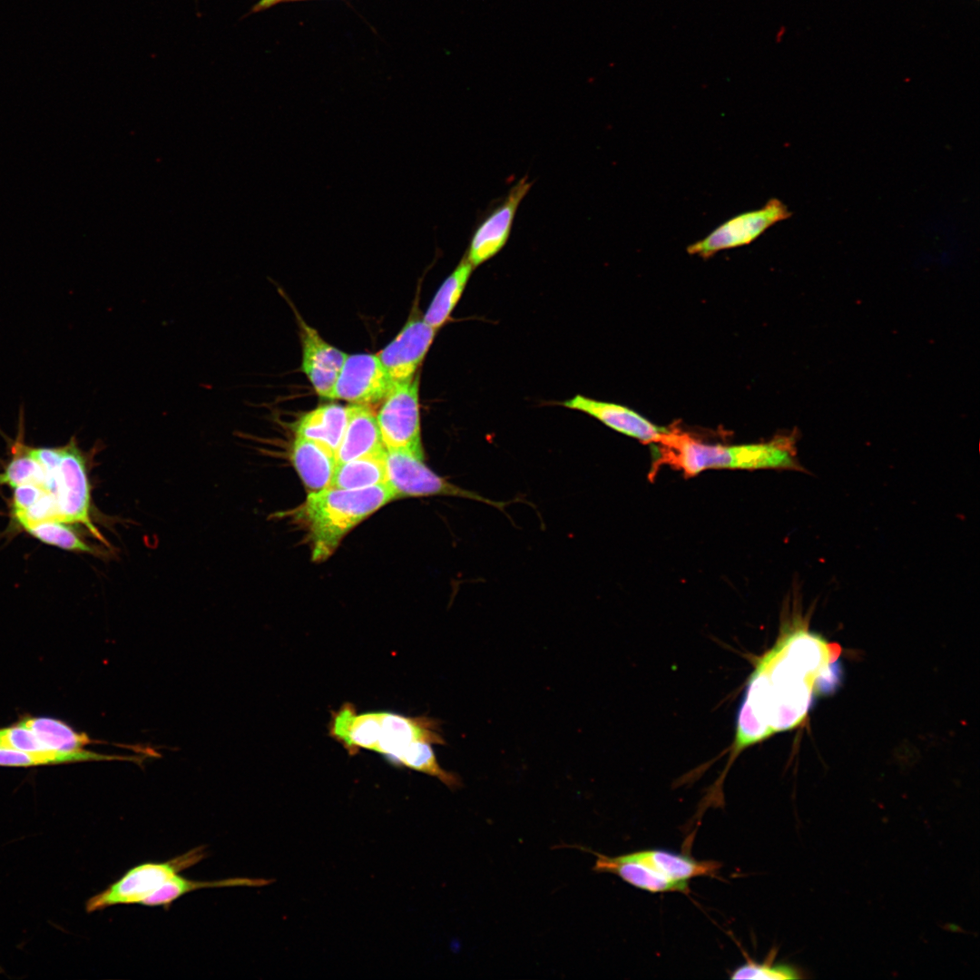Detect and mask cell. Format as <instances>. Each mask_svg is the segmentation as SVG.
I'll return each instance as SVG.
<instances>
[{
  "instance_id": "10",
  "label": "cell",
  "mask_w": 980,
  "mask_h": 980,
  "mask_svg": "<svg viewBox=\"0 0 980 980\" xmlns=\"http://www.w3.org/2000/svg\"><path fill=\"white\" fill-rule=\"evenodd\" d=\"M393 382L377 355H348L337 378L333 398L368 406L383 400Z\"/></svg>"
},
{
  "instance_id": "21",
  "label": "cell",
  "mask_w": 980,
  "mask_h": 980,
  "mask_svg": "<svg viewBox=\"0 0 980 980\" xmlns=\"http://www.w3.org/2000/svg\"><path fill=\"white\" fill-rule=\"evenodd\" d=\"M473 269L464 255L437 289L423 316L425 322L436 330L446 324L465 290Z\"/></svg>"
},
{
  "instance_id": "18",
  "label": "cell",
  "mask_w": 980,
  "mask_h": 980,
  "mask_svg": "<svg viewBox=\"0 0 980 980\" xmlns=\"http://www.w3.org/2000/svg\"><path fill=\"white\" fill-rule=\"evenodd\" d=\"M291 458L303 483L312 492L329 486L337 462L335 453L328 447L315 440L297 436Z\"/></svg>"
},
{
  "instance_id": "15",
  "label": "cell",
  "mask_w": 980,
  "mask_h": 980,
  "mask_svg": "<svg viewBox=\"0 0 980 980\" xmlns=\"http://www.w3.org/2000/svg\"><path fill=\"white\" fill-rule=\"evenodd\" d=\"M349 407L348 421L335 453L337 465L358 457L386 452L377 416L368 406Z\"/></svg>"
},
{
  "instance_id": "22",
  "label": "cell",
  "mask_w": 980,
  "mask_h": 980,
  "mask_svg": "<svg viewBox=\"0 0 980 980\" xmlns=\"http://www.w3.org/2000/svg\"><path fill=\"white\" fill-rule=\"evenodd\" d=\"M386 452L338 464L328 487L361 489L387 483Z\"/></svg>"
},
{
  "instance_id": "20",
  "label": "cell",
  "mask_w": 980,
  "mask_h": 980,
  "mask_svg": "<svg viewBox=\"0 0 980 980\" xmlns=\"http://www.w3.org/2000/svg\"><path fill=\"white\" fill-rule=\"evenodd\" d=\"M102 760H126L140 763L142 758L108 755L83 749L74 751L54 750L49 752H26L0 749V766L7 767H32Z\"/></svg>"
},
{
  "instance_id": "2",
  "label": "cell",
  "mask_w": 980,
  "mask_h": 980,
  "mask_svg": "<svg viewBox=\"0 0 980 980\" xmlns=\"http://www.w3.org/2000/svg\"><path fill=\"white\" fill-rule=\"evenodd\" d=\"M653 445L650 474L668 466L689 478L708 469H785L805 471L797 457L792 435L777 436L768 442L709 444L673 426L663 429Z\"/></svg>"
},
{
  "instance_id": "29",
  "label": "cell",
  "mask_w": 980,
  "mask_h": 980,
  "mask_svg": "<svg viewBox=\"0 0 980 980\" xmlns=\"http://www.w3.org/2000/svg\"><path fill=\"white\" fill-rule=\"evenodd\" d=\"M47 490L34 484L21 485L14 488L13 516L18 515L34 505Z\"/></svg>"
},
{
  "instance_id": "13",
  "label": "cell",
  "mask_w": 980,
  "mask_h": 980,
  "mask_svg": "<svg viewBox=\"0 0 980 980\" xmlns=\"http://www.w3.org/2000/svg\"><path fill=\"white\" fill-rule=\"evenodd\" d=\"M302 346L301 369L321 397L332 399L333 390L348 354L325 341L299 317Z\"/></svg>"
},
{
  "instance_id": "7",
  "label": "cell",
  "mask_w": 980,
  "mask_h": 980,
  "mask_svg": "<svg viewBox=\"0 0 980 980\" xmlns=\"http://www.w3.org/2000/svg\"><path fill=\"white\" fill-rule=\"evenodd\" d=\"M424 459L401 450H387L385 456L387 483L397 498L405 496L449 495L473 499L499 509L506 503L487 499L477 493L456 485L429 469Z\"/></svg>"
},
{
  "instance_id": "3",
  "label": "cell",
  "mask_w": 980,
  "mask_h": 980,
  "mask_svg": "<svg viewBox=\"0 0 980 980\" xmlns=\"http://www.w3.org/2000/svg\"><path fill=\"white\" fill-rule=\"evenodd\" d=\"M397 498L388 483L361 489L327 487L310 493L295 517L309 530L313 560L327 559L352 528Z\"/></svg>"
},
{
  "instance_id": "4",
  "label": "cell",
  "mask_w": 980,
  "mask_h": 980,
  "mask_svg": "<svg viewBox=\"0 0 980 980\" xmlns=\"http://www.w3.org/2000/svg\"><path fill=\"white\" fill-rule=\"evenodd\" d=\"M87 454L79 448L74 436L61 446L57 465L48 470L46 489L55 497L57 520L79 524L97 540L108 546L91 517V485L88 478Z\"/></svg>"
},
{
  "instance_id": "16",
  "label": "cell",
  "mask_w": 980,
  "mask_h": 980,
  "mask_svg": "<svg viewBox=\"0 0 980 980\" xmlns=\"http://www.w3.org/2000/svg\"><path fill=\"white\" fill-rule=\"evenodd\" d=\"M596 856L593 869L597 873H612L628 884L652 893L687 892V883L671 881L648 866L631 858L627 854L609 857L590 848L579 847Z\"/></svg>"
},
{
  "instance_id": "11",
  "label": "cell",
  "mask_w": 980,
  "mask_h": 980,
  "mask_svg": "<svg viewBox=\"0 0 980 980\" xmlns=\"http://www.w3.org/2000/svg\"><path fill=\"white\" fill-rule=\"evenodd\" d=\"M436 329L413 314L397 337L377 356L393 383L413 377L436 336Z\"/></svg>"
},
{
  "instance_id": "19",
  "label": "cell",
  "mask_w": 980,
  "mask_h": 980,
  "mask_svg": "<svg viewBox=\"0 0 980 980\" xmlns=\"http://www.w3.org/2000/svg\"><path fill=\"white\" fill-rule=\"evenodd\" d=\"M349 407L324 405L305 413L297 422V436L315 440L336 453L345 432Z\"/></svg>"
},
{
  "instance_id": "24",
  "label": "cell",
  "mask_w": 980,
  "mask_h": 980,
  "mask_svg": "<svg viewBox=\"0 0 980 980\" xmlns=\"http://www.w3.org/2000/svg\"><path fill=\"white\" fill-rule=\"evenodd\" d=\"M19 413V434L13 444V456L3 473H0V485L13 488L25 484H34L46 489L47 473L42 465L32 456L23 441L24 409Z\"/></svg>"
},
{
  "instance_id": "9",
  "label": "cell",
  "mask_w": 980,
  "mask_h": 980,
  "mask_svg": "<svg viewBox=\"0 0 980 980\" xmlns=\"http://www.w3.org/2000/svg\"><path fill=\"white\" fill-rule=\"evenodd\" d=\"M531 186L532 182L526 176L520 179L475 229L466 253L474 269L492 259L505 247L517 209Z\"/></svg>"
},
{
  "instance_id": "23",
  "label": "cell",
  "mask_w": 980,
  "mask_h": 980,
  "mask_svg": "<svg viewBox=\"0 0 980 980\" xmlns=\"http://www.w3.org/2000/svg\"><path fill=\"white\" fill-rule=\"evenodd\" d=\"M273 882L264 878L233 877L213 881H199L176 875L162 887L149 896L142 903L147 906L169 907L181 897L201 888L230 887H263Z\"/></svg>"
},
{
  "instance_id": "1",
  "label": "cell",
  "mask_w": 980,
  "mask_h": 980,
  "mask_svg": "<svg viewBox=\"0 0 980 980\" xmlns=\"http://www.w3.org/2000/svg\"><path fill=\"white\" fill-rule=\"evenodd\" d=\"M838 652L797 625L755 663L740 702L730 762L744 749L798 726L822 685L834 683Z\"/></svg>"
},
{
  "instance_id": "25",
  "label": "cell",
  "mask_w": 980,
  "mask_h": 980,
  "mask_svg": "<svg viewBox=\"0 0 980 980\" xmlns=\"http://www.w3.org/2000/svg\"><path fill=\"white\" fill-rule=\"evenodd\" d=\"M19 725L34 731L53 750L74 751L93 743L87 734L77 732L63 721L52 718H26Z\"/></svg>"
},
{
  "instance_id": "5",
  "label": "cell",
  "mask_w": 980,
  "mask_h": 980,
  "mask_svg": "<svg viewBox=\"0 0 980 980\" xmlns=\"http://www.w3.org/2000/svg\"><path fill=\"white\" fill-rule=\"evenodd\" d=\"M206 856L201 846L164 862H147L129 869L118 880L93 896L86 911L95 912L116 905H142L143 901L181 871Z\"/></svg>"
},
{
  "instance_id": "14",
  "label": "cell",
  "mask_w": 980,
  "mask_h": 980,
  "mask_svg": "<svg viewBox=\"0 0 980 980\" xmlns=\"http://www.w3.org/2000/svg\"><path fill=\"white\" fill-rule=\"evenodd\" d=\"M564 407L583 412L610 428L645 444L657 441L664 427L657 426L627 407L576 395L561 403Z\"/></svg>"
},
{
  "instance_id": "26",
  "label": "cell",
  "mask_w": 980,
  "mask_h": 980,
  "mask_svg": "<svg viewBox=\"0 0 980 980\" xmlns=\"http://www.w3.org/2000/svg\"><path fill=\"white\" fill-rule=\"evenodd\" d=\"M41 542L67 551L97 554L101 552L86 544L74 530L58 520H45L23 528Z\"/></svg>"
},
{
  "instance_id": "27",
  "label": "cell",
  "mask_w": 980,
  "mask_h": 980,
  "mask_svg": "<svg viewBox=\"0 0 980 980\" xmlns=\"http://www.w3.org/2000/svg\"><path fill=\"white\" fill-rule=\"evenodd\" d=\"M0 749L26 752H49V749L31 730L21 725L0 729Z\"/></svg>"
},
{
  "instance_id": "28",
  "label": "cell",
  "mask_w": 980,
  "mask_h": 980,
  "mask_svg": "<svg viewBox=\"0 0 980 980\" xmlns=\"http://www.w3.org/2000/svg\"><path fill=\"white\" fill-rule=\"evenodd\" d=\"M798 977L796 972L786 965H773L770 962L757 963L748 961L737 967L731 974V979H789Z\"/></svg>"
},
{
  "instance_id": "17",
  "label": "cell",
  "mask_w": 980,
  "mask_h": 980,
  "mask_svg": "<svg viewBox=\"0 0 980 980\" xmlns=\"http://www.w3.org/2000/svg\"><path fill=\"white\" fill-rule=\"evenodd\" d=\"M666 878L687 883L697 877H715L720 864L715 861H699L691 857L662 848H649L627 854Z\"/></svg>"
},
{
  "instance_id": "12",
  "label": "cell",
  "mask_w": 980,
  "mask_h": 980,
  "mask_svg": "<svg viewBox=\"0 0 980 980\" xmlns=\"http://www.w3.org/2000/svg\"><path fill=\"white\" fill-rule=\"evenodd\" d=\"M416 741L445 744L438 721L427 717L378 711L377 738L373 750L397 765L407 749Z\"/></svg>"
},
{
  "instance_id": "30",
  "label": "cell",
  "mask_w": 980,
  "mask_h": 980,
  "mask_svg": "<svg viewBox=\"0 0 980 980\" xmlns=\"http://www.w3.org/2000/svg\"><path fill=\"white\" fill-rule=\"evenodd\" d=\"M295 1V0H260L253 7V11H262L268 9L275 5L282 2Z\"/></svg>"
},
{
  "instance_id": "6",
  "label": "cell",
  "mask_w": 980,
  "mask_h": 980,
  "mask_svg": "<svg viewBox=\"0 0 980 980\" xmlns=\"http://www.w3.org/2000/svg\"><path fill=\"white\" fill-rule=\"evenodd\" d=\"M418 391V374L393 383L376 416L387 450L406 451L424 459Z\"/></svg>"
},
{
  "instance_id": "8",
  "label": "cell",
  "mask_w": 980,
  "mask_h": 980,
  "mask_svg": "<svg viewBox=\"0 0 980 980\" xmlns=\"http://www.w3.org/2000/svg\"><path fill=\"white\" fill-rule=\"evenodd\" d=\"M791 214L780 200L772 198L763 207L738 214L719 225L705 238L689 245L687 251L709 258L724 250L748 245Z\"/></svg>"
}]
</instances>
